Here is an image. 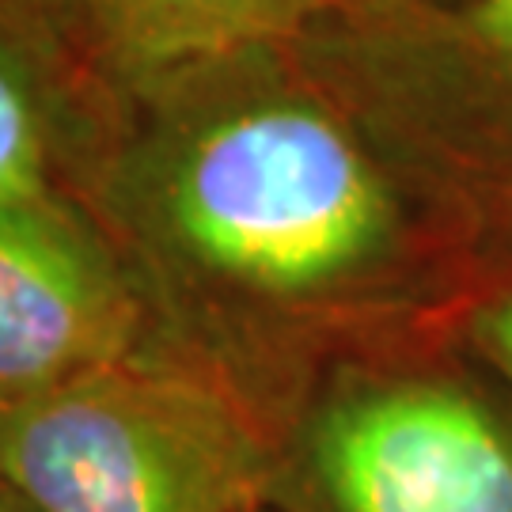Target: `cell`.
Returning a JSON list of instances; mask_svg holds the SVG:
<instances>
[{
  "label": "cell",
  "mask_w": 512,
  "mask_h": 512,
  "mask_svg": "<svg viewBox=\"0 0 512 512\" xmlns=\"http://www.w3.org/2000/svg\"><path fill=\"white\" fill-rule=\"evenodd\" d=\"M69 190L270 440L406 251L395 167L293 46L99 84Z\"/></svg>",
  "instance_id": "obj_1"
},
{
  "label": "cell",
  "mask_w": 512,
  "mask_h": 512,
  "mask_svg": "<svg viewBox=\"0 0 512 512\" xmlns=\"http://www.w3.org/2000/svg\"><path fill=\"white\" fill-rule=\"evenodd\" d=\"M0 471L31 512H255L274 440L217 376L152 353L4 410Z\"/></svg>",
  "instance_id": "obj_2"
},
{
  "label": "cell",
  "mask_w": 512,
  "mask_h": 512,
  "mask_svg": "<svg viewBox=\"0 0 512 512\" xmlns=\"http://www.w3.org/2000/svg\"><path fill=\"white\" fill-rule=\"evenodd\" d=\"M281 512H512V418L482 391L338 353L274 433Z\"/></svg>",
  "instance_id": "obj_3"
},
{
  "label": "cell",
  "mask_w": 512,
  "mask_h": 512,
  "mask_svg": "<svg viewBox=\"0 0 512 512\" xmlns=\"http://www.w3.org/2000/svg\"><path fill=\"white\" fill-rule=\"evenodd\" d=\"M296 54L391 160L471 202L512 205V0H456L414 19L395 0H342Z\"/></svg>",
  "instance_id": "obj_4"
},
{
  "label": "cell",
  "mask_w": 512,
  "mask_h": 512,
  "mask_svg": "<svg viewBox=\"0 0 512 512\" xmlns=\"http://www.w3.org/2000/svg\"><path fill=\"white\" fill-rule=\"evenodd\" d=\"M171 353L126 251L69 186L0 194V414Z\"/></svg>",
  "instance_id": "obj_5"
},
{
  "label": "cell",
  "mask_w": 512,
  "mask_h": 512,
  "mask_svg": "<svg viewBox=\"0 0 512 512\" xmlns=\"http://www.w3.org/2000/svg\"><path fill=\"white\" fill-rule=\"evenodd\" d=\"M342 0H46L57 42L99 84L296 46Z\"/></svg>",
  "instance_id": "obj_6"
},
{
  "label": "cell",
  "mask_w": 512,
  "mask_h": 512,
  "mask_svg": "<svg viewBox=\"0 0 512 512\" xmlns=\"http://www.w3.org/2000/svg\"><path fill=\"white\" fill-rule=\"evenodd\" d=\"M99 80L57 42L42 0H0V194L69 186Z\"/></svg>",
  "instance_id": "obj_7"
},
{
  "label": "cell",
  "mask_w": 512,
  "mask_h": 512,
  "mask_svg": "<svg viewBox=\"0 0 512 512\" xmlns=\"http://www.w3.org/2000/svg\"><path fill=\"white\" fill-rule=\"evenodd\" d=\"M486 349L494 353V361L509 372L512 380V296L486 315Z\"/></svg>",
  "instance_id": "obj_8"
},
{
  "label": "cell",
  "mask_w": 512,
  "mask_h": 512,
  "mask_svg": "<svg viewBox=\"0 0 512 512\" xmlns=\"http://www.w3.org/2000/svg\"><path fill=\"white\" fill-rule=\"evenodd\" d=\"M0 512H31L27 509V501L19 497V490L8 482V475L0 471Z\"/></svg>",
  "instance_id": "obj_9"
},
{
  "label": "cell",
  "mask_w": 512,
  "mask_h": 512,
  "mask_svg": "<svg viewBox=\"0 0 512 512\" xmlns=\"http://www.w3.org/2000/svg\"><path fill=\"white\" fill-rule=\"evenodd\" d=\"M255 512H281V509H274V505H270V501H266V505H258Z\"/></svg>",
  "instance_id": "obj_10"
},
{
  "label": "cell",
  "mask_w": 512,
  "mask_h": 512,
  "mask_svg": "<svg viewBox=\"0 0 512 512\" xmlns=\"http://www.w3.org/2000/svg\"><path fill=\"white\" fill-rule=\"evenodd\" d=\"M42 4H46V0H42Z\"/></svg>",
  "instance_id": "obj_11"
}]
</instances>
